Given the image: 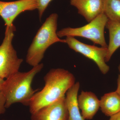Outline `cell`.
<instances>
[{"instance_id": "cell-14", "label": "cell", "mask_w": 120, "mask_h": 120, "mask_svg": "<svg viewBox=\"0 0 120 120\" xmlns=\"http://www.w3.org/2000/svg\"><path fill=\"white\" fill-rule=\"evenodd\" d=\"M103 13L109 20L120 23V0H105Z\"/></svg>"}, {"instance_id": "cell-7", "label": "cell", "mask_w": 120, "mask_h": 120, "mask_svg": "<svg viewBox=\"0 0 120 120\" xmlns=\"http://www.w3.org/2000/svg\"><path fill=\"white\" fill-rule=\"evenodd\" d=\"M38 8L36 0H19L11 2L0 1V16L4 20L6 26H14V20L22 12Z\"/></svg>"}, {"instance_id": "cell-13", "label": "cell", "mask_w": 120, "mask_h": 120, "mask_svg": "<svg viewBox=\"0 0 120 120\" xmlns=\"http://www.w3.org/2000/svg\"><path fill=\"white\" fill-rule=\"evenodd\" d=\"M106 27L109 30V40L106 62L111 59L113 54L120 47V23L108 20Z\"/></svg>"}, {"instance_id": "cell-19", "label": "cell", "mask_w": 120, "mask_h": 120, "mask_svg": "<svg viewBox=\"0 0 120 120\" xmlns=\"http://www.w3.org/2000/svg\"><path fill=\"white\" fill-rule=\"evenodd\" d=\"M4 79L0 77V92L2 90V86L4 82Z\"/></svg>"}, {"instance_id": "cell-12", "label": "cell", "mask_w": 120, "mask_h": 120, "mask_svg": "<svg viewBox=\"0 0 120 120\" xmlns=\"http://www.w3.org/2000/svg\"><path fill=\"white\" fill-rule=\"evenodd\" d=\"M100 101L101 111L105 116L110 117L120 111V95L116 91L105 94Z\"/></svg>"}, {"instance_id": "cell-17", "label": "cell", "mask_w": 120, "mask_h": 120, "mask_svg": "<svg viewBox=\"0 0 120 120\" xmlns=\"http://www.w3.org/2000/svg\"><path fill=\"white\" fill-rule=\"evenodd\" d=\"M120 74L118 75V79L117 80V88L116 91L120 95V64L118 67Z\"/></svg>"}, {"instance_id": "cell-2", "label": "cell", "mask_w": 120, "mask_h": 120, "mask_svg": "<svg viewBox=\"0 0 120 120\" xmlns=\"http://www.w3.org/2000/svg\"><path fill=\"white\" fill-rule=\"evenodd\" d=\"M43 67V64H40L28 71H19L5 80L1 92L5 98L6 109L17 103L29 106L37 91L32 87L33 80Z\"/></svg>"}, {"instance_id": "cell-4", "label": "cell", "mask_w": 120, "mask_h": 120, "mask_svg": "<svg viewBox=\"0 0 120 120\" xmlns=\"http://www.w3.org/2000/svg\"><path fill=\"white\" fill-rule=\"evenodd\" d=\"M108 20L106 15L102 13L85 26L79 28H63L57 32V34L59 38L79 37L85 38L102 47L107 48L104 31Z\"/></svg>"}, {"instance_id": "cell-5", "label": "cell", "mask_w": 120, "mask_h": 120, "mask_svg": "<svg viewBox=\"0 0 120 120\" xmlns=\"http://www.w3.org/2000/svg\"><path fill=\"white\" fill-rule=\"evenodd\" d=\"M15 26H6L4 38L0 45V77L6 79L19 71L23 60L19 58L12 45Z\"/></svg>"}, {"instance_id": "cell-18", "label": "cell", "mask_w": 120, "mask_h": 120, "mask_svg": "<svg viewBox=\"0 0 120 120\" xmlns=\"http://www.w3.org/2000/svg\"><path fill=\"white\" fill-rule=\"evenodd\" d=\"M110 117V118L109 120H120V111Z\"/></svg>"}, {"instance_id": "cell-6", "label": "cell", "mask_w": 120, "mask_h": 120, "mask_svg": "<svg viewBox=\"0 0 120 120\" xmlns=\"http://www.w3.org/2000/svg\"><path fill=\"white\" fill-rule=\"evenodd\" d=\"M65 39L71 49L94 61L102 74L105 75L108 73L110 68L105 61L108 52L107 47H99L87 45L73 37H67Z\"/></svg>"}, {"instance_id": "cell-10", "label": "cell", "mask_w": 120, "mask_h": 120, "mask_svg": "<svg viewBox=\"0 0 120 120\" xmlns=\"http://www.w3.org/2000/svg\"><path fill=\"white\" fill-rule=\"evenodd\" d=\"M79 107L85 120H92L100 108V101L94 93L82 91L78 96Z\"/></svg>"}, {"instance_id": "cell-11", "label": "cell", "mask_w": 120, "mask_h": 120, "mask_svg": "<svg viewBox=\"0 0 120 120\" xmlns=\"http://www.w3.org/2000/svg\"><path fill=\"white\" fill-rule=\"evenodd\" d=\"M79 82H76L66 93L65 102L69 117L68 120H84L79 111L78 102V93L80 88Z\"/></svg>"}, {"instance_id": "cell-16", "label": "cell", "mask_w": 120, "mask_h": 120, "mask_svg": "<svg viewBox=\"0 0 120 120\" xmlns=\"http://www.w3.org/2000/svg\"><path fill=\"white\" fill-rule=\"evenodd\" d=\"M5 99L4 96L1 92H0V115L5 112L6 107L5 106Z\"/></svg>"}, {"instance_id": "cell-3", "label": "cell", "mask_w": 120, "mask_h": 120, "mask_svg": "<svg viewBox=\"0 0 120 120\" xmlns=\"http://www.w3.org/2000/svg\"><path fill=\"white\" fill-rule=\"evenodd\" d=\"M58 15L52 13L39 29L27 51L26 61L32 67L39 64L47 49L54 43H66L57 34Z\"/></svg>"}, {"instance_id": "cell-15", "label": "cell", "mask_w": 120, "mask_h": 120, "mask_svg": "<svg viewBox=\"0 0 120 120\" xmlns=\"http://www.w3.org/2000/svg\"><path fill=\"white\" fill-rule=\"evenodd\" d=\"M52 0H36L38 4L39 16L41 21L44 12Z\"/></svg>"}, {"instance_id": "cell-9", "label": "cell", "mask_w": 120, "mask_h": 120, "mask_svg": "<svg viewBox=\"0 0 120 120\" xmlns=\"http://www.w3.org/2000/svg\"><path fill=\"white\" fill-rule=\"evenodd\" d=\"M105 0H71V4L76 8L78 13L88 22L103 13Z\"/></svg>"}, {"instance_id": "cell-20", "label": "cell", "mask_w": 120, "mask_h": 120, "mask_svg": "<svg viewBox=\"0 0 120 120\" xmlns=\"http://www.w3.org/2000/svg\"></svg>"}, {"instance_id": "cell-8", "label": "cell", "mask_w": 120, "mask_h": 120, "mask_svg": "<svg viewBox=\"0 0 120 120\" xmlns=\"http://www.w3.org/2000/svg\"><path fill=\"white\" fill-rule=\"evenodd\" d=\"M31 120H68L65 96L31 114Z\"/></svg>"}, {"instance_id": "cell-1", "label": "cell", "mask_w": 120, "mask_h": 120, "mask_svg": "<svg viewBox=\"0 0 120 120\" xmlns=\"http://www.w3.org/2000/svg\"><path fill=\"white\" fill-rule=\"evenodd\" d=\"M44 87L35 94L28 106L31 114L64 97L68 90L75 83L72 73L60 68L50 70L44 77Z\"/></svg>"}]
</instances>
